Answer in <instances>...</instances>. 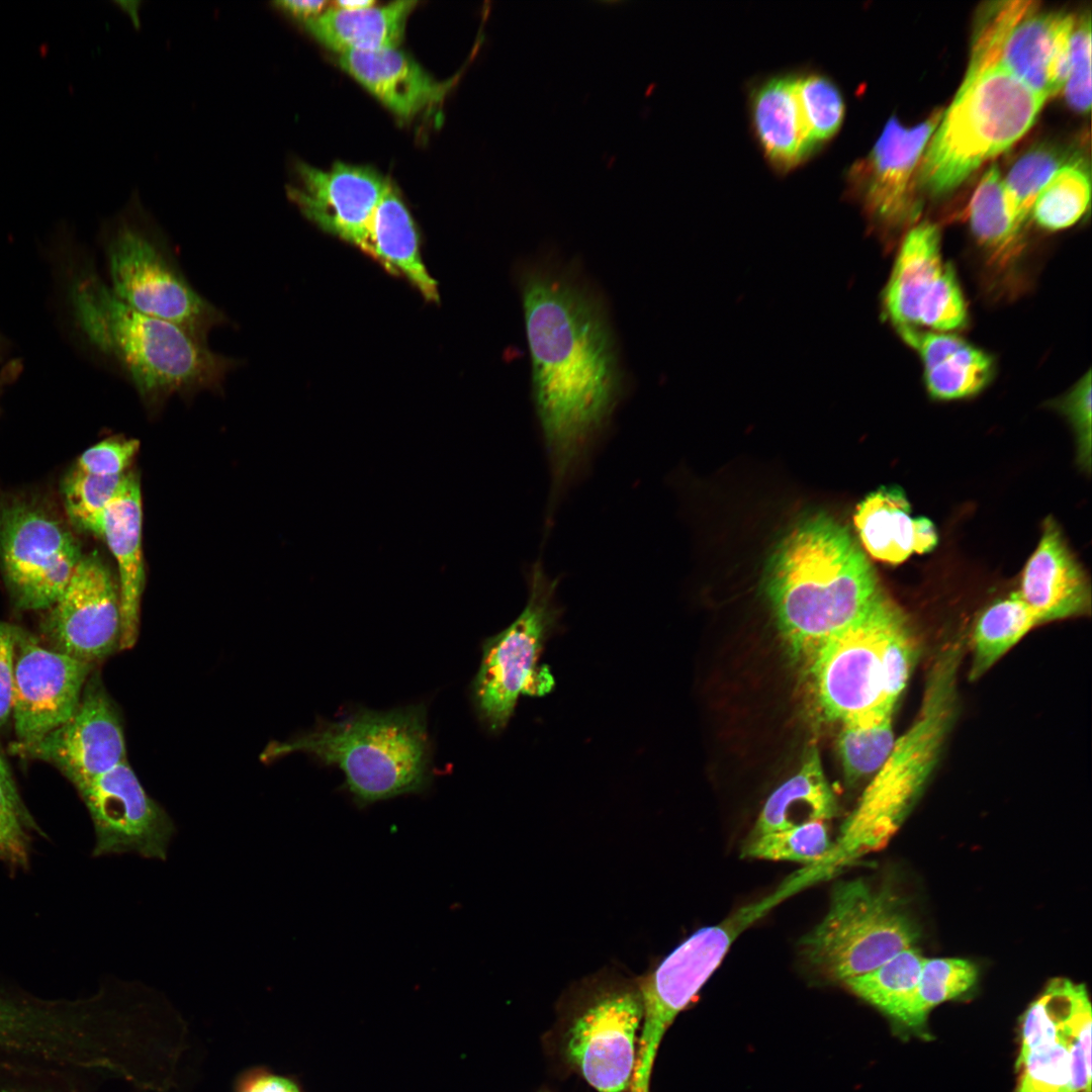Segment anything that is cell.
Wrapping results in <instances>:
<instances>
[{
  "label": "cell",
  "instance_id": "1",
  "mask_svg": "<svg viewBox=\"0 0 1092 1092\" xmlns=\"http://www.w3.org/2000/svg\"><path fill=\"white\" fill-rule=\"evenodd\" d=\"M518 279L550 476L549 528L610 430L625 377L605 302L574 266L538 260L522 266Z\"/></svg>",
  "mask_w": 1092,
  "mask_h": 1092
},
{
  "label": "cell",
  "instance_id": "2",
  "mask_svg": "<svg viewBox=\"0 0 1092 1092\" xmlns=\"http://www.w3.org/2000/svg\"><path fill=\"white\" fill-rule=\"evenodd\" d=\"M764 589L797 653L813 655L886 595L847 529L816 513L783 537L764 569Z\"/></svg>",
  "mask_w": 1092,
  "mask_h": 1092
},
{
  "label": "cell",
  "instance_id": "3",
  "mask_svg": "<svg viewBox=\"0 0 1092 1092\" xmlns=\"http://www.w3.org/2000/svg\"><path fill=\"white\" fill-rule=\"evenodd\" d=\"M427 715L424 703L386 711L354 707L334 720L318 719L306 732L269 743L261 759L301 752L336 765L344 772V789L359 808L422 794L433 778Z\"/></svg>",
  "mask_w": 1092,
  "mask_h": 1092
},
{
  "label": "cell",
  "instance_id": "4",
  "mask_svg": "<svg viewBox=\"0 0 1092 1092\" xmlns=\"http://www.w3.org/2000/svg\"><path fill=\"white\" fill-rule=\"evenodd\" d=\"M73 301L84 334L119 365L148 404L217 389L237 366L174 324L123 303L92 274L77 282Z\"/></svg>",
  "mask_w": 1092,
  "mask_h": 1092
},
{
  "label": "cell",
  "instance_id": "5",
  "mask_svg": "<svg viewBox=\"0 0 1092 1092\" xmlns=\"http://www.w3.org/2000/svg\"><path fill=\"white\" fill-rule=\"evenodd\" d=\"M962 655L953 643L933 662L918 714L844 821L831 857L843 862L883 848L913 809L953 724Z\"/></svg>",
  "mask_w": 1092,
  "mask_h": 1092
},
{
  "label": "cell",
  "instance_id": "6",
  "mask_svg": "<svg viewBox=\"0 0 1092 1092\" xmlns=\"http://www.w3.org/2000/svg\"><path fill=\"white\" fill-rule=\"evenodd\" d=\"M1045 98L999 65L967 70L951 104L930 138L918 186L949 192L1033 124Z\"/></svg>",
  "mask_w": 1092,
  "mask_h": 1092
},
{
  "label": "cell",
  "instance_id": "7",
  "mask_svg": "<svg viewBox=\"0 0 1092 1092\" xmlns=\"http://www.w3.org/2000/svg\"><path fill=\"white\" fill-rule=\"evenodd\" d=\"M107 260L112 293L133 309L183 329L207 343L228 323L181 271L163 233L136 193L110 225Z\"/></svg>",
  "mask_w": 1092,
  "mask_h": 1092
},
{
  "label": "cell",
  "instance_id": "8",
  "mask_svg": "<svg viewBox=\"0 0 1092 1092\" xmlns=\"http://www.w3.org/2000/svg\"><path fill=\"white\" fill-rule=\"evenodd\" d=\"M527 603L506 629L486 638L481 660L470 686L471 701L481 724L500 732L522 696L542 697L554 687L547 665L540 664L546 640L558 627L562 609L557 599L559 577L551 576L538 559L526 567Z\"/></svg>",
  "mask_w": 1092,
  "mask_h": 1092
},
{
  "label": "cell",
  "instance_id": "9",
  "mask_svg": "<svg viewBox=\"0 0 1092 1092\" xmlns=\"http://www.w3.org/2000/svg\"><path fill=\"white\" fill-rule=\"evenodd\" d=\"M918 938L897 896L855 879L834 885L826 915L801 945L813 966L844 982L872 972Z\"/></svg>",
  "mask_w": 1092,
  "mask_h": 1092
},
{
  "label": "cell",
  "instance_id": "10",
  "mask_svg": "<svg viewBox=\"0 0 1092 1092\" xmlns=\"http://www.w3.org/2000/svg\"><path fill=\"white\" fill-rule=\"evenodd\" d=\"M1075 19L1037 1L988 2L976 19L968 69L999 65L1046 99L1065 87Z\"/></svg>",
  "mask_w": 1092,
  "mask_h": 1092
},
{
  "label": "cell",
  "instance_id": "11",
  "mask_svg": "<svg viewBox=\"0 0 1092 1092\" xmlns=\"http://www.w3.org/2000/svg\"><path fill=\"white\" fill-rule=\"evenodd\" d=\"M108 1024L97 1000L47 1002L0 990V1061H25L83 1072L98 1069Z\"/></svg>",
  "mask_w": 1092,
  "mask_h": 1092
},
{
  "label": "cell",
  "instance_id": "12",
  "mask_svg": "<svg viewBox=\"0 0 1092 1092\" xmlns=\"http://www.w3.org/2000/svg\"><path fill=\"white\" fill-rule=\"evenodd\" d=\"M905 615L885 595L861 619L826 640L813 654V673L825 715L870 724L887 713L882 693V655L888 635Z\"/></svg>",
  "mask_w": 1092,
  "mask_h": 1092
},
{
  "label": "cell",
  "instance_id": "13",
  "mask_svg": "<svg viewBox=\"0 0 1092 1092\" xmlns=\"http://www.w3.org/2000/svg\"><path fill=\"white\" fill-rule=\"evenodd\" d=\"M733 922L699 929L642 980L643 1017L630 1092H650L660 1041L675 1016L721 964L737 935Z\"/></svg>",
  "mask_w": 1092,
  "mask_h": 1092
},
{
  "label": "cell",
  "instance_id": "14",
  "mask_svg": "<svg viewBox=\"0 0 1092 1092\" xmlns=\"http://www.w3.org/2000/svg\"><path fill=\"white\" fill-rule=\"evenodd\" d=\"M883 304L896 330L925 327L949 332L966 326V301L953 267L943 260L935 224L921 222L906 235Z\"/></svg>",
  "mask_w": 1092,
  "mask_h": 1092
},
{
  "label": "cell",
  "instance_id": "15",
  "mask_svg": "<svg viewBox=\"0 0 1092 1092\" xmlns=\"http://www.w3.org/2000/svg\"><path fill=\"white\" fill-rule=\"evenodd\" d=\"M94 826L93 856L134 853L165 860L177 833L167 810L127 760L77 788Z\"/></svg>",
  "mask_w": 1092,
  "mask_h": 1092
},
{
  "label": "cell",
  "instance_id": "16",
  "mask_svg": "<svg viewBox=\"0 0 1092 1092\" xmlns=\"http://www.w3.org/2000/svg\"><path fill=\"white\" fill-rule=\"evenodd\" d=\"M0 554L16 603L28 610L51 608L83 557L70 532L46 514L27 508H16L4 517Z\"/></svg>",
  "mask_w": 1092,
  "mask_h": 1092
},
{
  "label": "cell",
  "instance_id": "17",
  "mask_svg": "<svg viewBox=\"0 0 1092 1092\" xmlns=\"http://www.w3.org/2000/svg\"><path fill=\"white\" fill-rule=\"evenodd\" d=\"M10 751L54 764L76 789L126 761L119 711L96 673L68 721L36 740L11 743Z\"/></svg>",
  "mask_w": 1092,
  "mask_h": 1092
},
{
  "label": "cell",
  "instance_id": "18",
  "mask_svg": "<svg viewBox=\"0 0 1092 1092\" xmlns=\"http://www.w3.org/2000/svg\"><path fill=\"white\" fill-rule=\"evenodd\" d=\"M935 111L913 127L890 118L870 154L848 173V184L867 213L886 229H900L919 214L918 170L940 118Z\"/></svg>",
  "mask_w": 1092,
  "mask_h": 1092
},
{
  "label": "cell",
  "instance_id": "19",
  "mask_svg": "<svg viewBox=\"0 0 1092 1092\" xmlns=\"http://www.w3.org/2000/svg\"><path fill=\"white\" fill-rule=\"evenodd\" d=\"M94 664L44 648L15 626L12 718L19 742L36 740L76 712Z\"/></svg>",
  "mask_w": 1092,
  "mask_h": 1092
},
{
  "label": "cell",
  "instance_id": "20",
  "mask_svg": "<svg viewBox=\"0 0 1092 1092\" xmlns=\"http://www.w3.org/2000/svg\"><path fill=\"white\" fill-rule=\"evenodd\" d=\"M642 1017L640 991L623 985L599 994L571 1025L567 1055L599 1092L630 1087Z\"/></svg>",
  "mask_w": 1092,
  "mask_h": 1092
},
{
  "label": "cell",
  "instance_id": "21",
  "mask_svg": "<svg viewBox=\"0 0 1092 1092\" xmlns=\"http://www.w3.org/2000/svg\"><path fill=\"white\" fill-rule=\"evenodd\" d=\"M51 608L47 632L54 649L92 664L119 649V588L98 555L81 558Z\"/></svg>",
  "mask_w": 1092,
  "mask_h": 1092
},
{
  "label": "cell",
  "instance_id": "22",
  "mask_svg": "<svg viewBox=\"0 0 1092 1092\" xmlns=\"http://www.w3.org/2000/svg\"><path fill=\"white\" fill-rule=\"evenodd\" d=\"M299 185L288 195L300 211L327 233L366 250L372 216L390 186L376 171L336 163L323 171L300 163Z\"/></svg>",
  "mask_w": 1092,
  "mask_h": 1092
},
{
  "label": "cell",
  "instance_id": "23",
  "mask_svg": "<svg viewBox=\"0 0 1092 1092\" xmlns=\"http://www.w3.org/2000/svg\"><path fill=\"white\" fill-rule=\"evenodd\" d=\"M1039 624L1089 613L1090 584L1054 519L1048 518L1017 592Z\"/></svg>",
  "mask_w": 1092,
  "mask_h": 1092
},
{
  "label": "cell",
  "instance_id": "24",
  "mask_svg": "<svg viewBox=\"0 0 1092 1092\" xmlns=\"http://www.w3.org/2000/svg\"><path fill=\"white\" fill-rule=\"evenodd\" d=\"M143 507L139 478L105 511L97 535L114 556L119 577L120 650L134 646L140 630L141 601L145 587L142 548Z\"/></svg>",
  "mask_w": 1092,
  "mask_h": 1092
},
{
  "label": "cell",
  "instance_id": "25",
  "mask_svg": "<svg viewBox=\"0 0 1092 1092\" xmlns=\"http://www.w3.org/2000/svg\"><path fill=\"white\" fill-rule=\"evenodd\" d=\"M341 67L397 115L408 118L441 101L451 82L433 79L405 53L393 49L344 52Z\"/></svg>",
  "mask_w": 1092,
  "mask_h": 1092
},
{
  "label": "cell",
  "instance_id": "26",
  "mask_svg": "<svg viewBox=\"0 0 1092 1092\" xmlns=\"http://www.w3.org/2000/svg\"><path fill=\"white\" fill-rule=\"evenodd\" d=\"M896 331L919 354L924 382L931 396L938 399L972 396L992 379V357L963 338L909 327Z\"/></svg>",
  "mask_w": 1092,
  "mask_h": 1092
},
{
  "label": "cell",
  "instance_id": "27",
  "mask_svg": "<svg viewBox=\"0 0 1092 1092\" xmlns=\"http://www.w3.org/2000/svg\"><path fill=\"white\" fill-rule=\"evenodd\" d=\"M853 523L866 551L875 559L898 564L912 553L934 548L937 534L927 518H912L904 494L880 488L861 500Z\"/></svg>",
  "mask_w": 1092,
  "mask_h": 1092
},
{
  "label": "cell",
  "instance_id": "28",
  "mask_svg": "<svg viewBox=\"0 0 1092 1092\" xmlns=\"http://www.w3.org/2000/svg\"><path fill=\"white\" fill-rule=\"evenodd\" d=\"M750 111L762 152L777 170L796 167L814 151L797 100L795 76L761 82L752 91Z\"/></svg>",
  "mask_w": 1092,
  "mask_h": 1092
},
{
  "label": "cell",
  "instance_id": "29",
  "mask_svg": "<svg viewBox=\"0 0 1092 1092\" xmlns=\"http://www.w3.org/2000/svg\"><path fill=\"white\" fill-rule=\"evenodd\" d=\"M416 4L401 0L357 10L334 6L304 25L317 40L339 54L393 49L401 40L406 18Z\"/></svg>",
  "mask_w": 1092,
  "mask_h": 1092
},
{
  "label": "cell",
  "instance_id": "30",
  "mask_svg": "<svg viewBox=\"0 0 1092 1092\" xmlns=\"http://www.w3.org/2000/svg\"><path fill=\"white\" fill-rule=\"evenodd\" d=\"M365 253L390 273L404 276L427 300H438L437 283L423 263L414 220L391 186L372 216Z\"/></svg>",
  "mask_w": 1092,
  "mask_h": 1092
},
{
  "label": "cell",
  "instance_id": "31",
  "mask_svg": "<svg viewBox=\"0 0 1092 1092\" xmlns=\"http://www.w3.org/2000/svg\"><path fill=\"white\" fill-rule=\"evenodd\" d=\"M834 795L823 774L819 754L812 750L800 770L768 797L749 838L812 821H827L836 813Z\"/></svg>",
  "mask_w": 1092,
  "mask_h": 1092
},
{
  "label": "cell",
  "instance_id": "32",
  "mask_svg": "<svg viewBox=\"0 0 1092 1092\" xmlns=\"http://www.w3.org/2000/svg\"><path fill=\"white\" fill-rule=\"evenodd\" d=\"M970 226L990 262L1000 269L1013 265L1022 250L1019 233L1006 208L1003 178L997 165L982 176L970 201Z\"/></svg>",
  "mask_w": 1092,
  "mask_h": 1092
},
{
  "label": "cell",
  "instance_id": "33",
  "mask_svg": "<svg viewBox=\"0 0 1092 1092\" xmlns=\"http://www.w3.org/2000/svg\"><path fill=\"white\" fill-rule=\"evenodd\" d=\"M1038 624L1018 593L990 605L974 627L970 678L981 677Z\"/></svg>",
  "mask_w": 1092,
  "mask_h": 1092
},
{
  "label": "cell",
  "instance_id": "34",
  "mask_svg": "<svg viewBox=\"0 0 1092 1092\" xmlns=\"http://www.w3.org/2000/svg\"><path fill=\"white\" fill-rule=\"evenodd\" d=\"M925 958L915 946L893 956L872 972L844 981L856 996L903 1023L914 1000Z\"/></svg>",
  "mask_w": 1092,
  "mask_h": 1092
},
{
  "label": "cell",
  "instance_id": "35",
  "mask_svg": "<svg viewBox=\"0 0 1092 1092\" xmlns=\"http://www.w3.org/2000/svg\"><path fill=\"white\" fill-rule=\"evenodd\" d=\"M1079 158L1052 144L1032 147L1021 155L1003 179L1005 203L1015 229L1022 234L1034 201L1052 176Z\"/></svg>",
  "mask_w": 1092,
  "mask_h": 1092
},
{
  "label": "cell",
  "instance_id": "36",
  "mask_svg": "<svg viewBox=\"0 0 1092 1092\" xmlns=\"http://www.w3.org/2000/svg\"><path fill=\"white\" fill-rule=\"evenodd\" d=\"M1090 195V175L1079 157L1052 176L1037 195L1030 215L1049 231L1070 228L1088 209Z\"/></svg>",
  "mask_w": 1092,
  "mask_h": 1092
},
{
  "label": "cell",
  "instance_id": "37",
  "mask_svg": "<svg viewBox=\"0 0 1092 1092\" xmlns=\"http://www.w3.org/2000/svg\"><path fill=\"white\" fill-rule=\"evenodd\" d=\"M977 980L978 968L968 960L925 958L915 997L903 1024L914 1029L922 1028L935 1006L967 993Z\"/></svg>",
  "mask_w": 1092,
  "mask_h": 1092
},
{
  "label": "cell",
  "instance_id": "38",
  "mask_svg": "<svg viewBox=\"0 0 1092 1092\" xmlns=\"http://www.w3.org/2000/svg\"><path fill=\"white\" fill-rule=\"evenodd\" d=\"M1082 987L1069 979L1056 978L1030 1004L1022 1018L1016 1065L1032 1051L1066 1037L1063 1028Z\"/></svg>",
  "mask_w": 1092,
  "mask_h": 1092
},
{
  "label": "cell",
  "instance_id": "39",
  "mask_svg": "<svg viewBox=\"0 0 1092 1092\" xmlns=\"http://www.w3.org/2000/svg\"><path fill=\"white\" fill-rule=\"evenodd\" d=\"M833 849L826 822L812 821L749 838L742 853L752 858L810 864L830 857Z\"/></svg>",
  "mask_w": 1092,
  "mask_h": 1092
},
{
  "label": "cell",
  "instance_id": "40",
  "mask_svg": "<svg viewBox=\"0 0 1092 1092\" xmlns=\"http://www.w3.org/2000/svg\"><path fill=\"white\" fill-rule=\"evenodd\" d=\"M892 721L887 717L870 724H843L838 749L848 783L859 782L881 768L895 742Z\"/></svg>",
  "mask_w": 1092,
  "mask_h": 1092
},
{
  "label": "cell",
  "instance_id": "41",
  "mask_svg": "<svg viewBox=\"0 0 1092 1092\" xmlns=\"http://www.w3.org/2000/svg\"><path fill=\"white\" fill-rule=\"evenodd\" d=\"M796 96L807 134L815 151L839 129L844 101L836 84L820 73L795 76Z\"/></svg>",
  "mask_w": 1092,
  "mask_h": 1092
},
{
  "label": "cell",
  "instance_id": "42",
  "mask_svg": "<svg viewBox=\"0 0 1092 1092\" xmlns=\"http://www.w3.org/2000/svg\"><path fill=\"white\" fill-rule=\"evenodd\" d=\"M136 477L131 472L98 476L74 468L65 481L64 490L69 516L78 526L96 534L106 509Z\"/></svg>",
  "mask_w": 1092,
  "mask_h": 1092
},
{
  "label": "cell",
  "instance_id": "43",
  "mask_svg": "<svg viewBox=\"0 0 1092 1092\" xmlns=\"http://www.w3.org/2000/svg\"><path fill=\"white\" fill-rule=\"evenodd\" d=\"M1015 1092H1073L1067 1037L1029 1053L1018 1065Z\"/></svg>",
  "mask_w": 1092,
  "mask_h": 1092
},
{
  "label": "cell",
  "instance_id": "44",
  "mask_svg": "<svg viewBox=\"0 0 1092 1092\" xmlns=\"http://www.w3.org/2000/svg\"><path fill=\"white\" fill-rule=\"evenodd\" d=\"M917 650V640L903 615L891 629L882 655L883 704L891 715L907 686Z\"/></svg>",
  "mask_w": 1092,
  "mask_h": 1092
},
{
  "label": "cell",
  "instance_id": "45",
  "mask_svg": "<svg viewBox=\"0 0 1092 1092\" xmlns=\"http://www.w3.org/2000/svg\"><path fill=\"white\" fill-rule=\"evenodd\" d=\"M80 1075L41 1063L0 1061V1092H88Z\"/></svg>",
  "mask_w": 1092,
  "mask_h": 1092
},
{
  "label": "cell",
  "instance_id": "46",
  "mask_svg": "<svg viewBox=\"0 0 1092 1092\" xmlns=\"http://www.w3.org/2000/svg\"><path fill=\"white\" fill-rule=\"evenodd\" d=\"M27 820L13 780L0 778V858L14 867L28 861Z\"/></svg>",
  "mask_w": 1092,
  "mask_h": 1092
},
{
  "label": "cell",
  "instance_id": "47",
  "mask_svg": "<svg viewBox=\"0 0 1092 1092\" xmlns=\"http://www.w3.org/2000/svg\"><path fill=\"white\" fill-rule=\"evenodd\" d=\"M1068 103L1077 111L1088 113L1091 107V19L1090 14L1076 17L1070 43V64L1065 84Z\"/></svg>",
  "mask_w": 1092,
  "mask_h": 1092
},
{
  "label": "cell",
  "instance_id": "48",
  "mask_svg": "<svg viewBox=\"0 0 1092 1092\" xmlns=\"http://www.w3.org/2000/svg\"><path fill=\"white\" fill-rule=\"evenodd\" d=\"M1070 421L1076 435L1078 461L1091 467V373L1088 371L1074 387L1055 404Z\"/></svg>",
  "mask_w": 1092,
  "mask_h": 1092
},
{
  "label": "cell",
  "instance_id": "49",
  "mask_svg": "<svg viewBox=\"0 0 1092 1092\" xmlns=\"http://www.w3.org/2000/svg\"><path fill=\"white\" fill-rule=\"evenodd\" d=\"M140 448L135 439L109 438L88 448L79 457L75 469L98 476L126 473Z\"/></svg>",
  "mask_w": 1092,
  "mask_h": 1092
},
{
  "label": "cell",
  "instance_id": "50",
  "mask_svg": "<svg viewBox=\"0 0 1092 1092\" xmlns=\"http://www.w3.org/2000/svg\"><path fill=\"white\" fill-rule=\"evenodd\" d=\"M15 626L0 621V727L12 712Z\"/></svg>",
  "mask_w": 1092,
  "mask_h": 1092
},
{
  "label": "cell",
  "instance_id": "51",
  "mask_svg": "<svg viewBox=\"0 0 1092 1092\" xmlns=\"http://www.w3.org/2000/svg\"><path fill=\"white\" fill-rule=\"evenodd\" d=\"M237 1092H299V1089L289 1079L258 1071L244 1077Z\"/></svg>",
  "mask_w": 1092,
  "mask_h": 1092
},
{
  "label": "cell",
  "instance_id": "52",
  "mask_svg": "<svg viewBox=\"0 0 1092 1092\" xmlns=\"http://www.w3.org/2000/svg\"><path fill=\"white\" fill-rule=\"evenodd\" d=\"M327 1L321 0H282L274 2V5L289 15L305 22L327 9Z\"/></svg>",
  "mask_w": 1092,
  "mask_h": 1092
},
{
  "label": "cell",
  "instance_id": "53",
  "mask_svg": "<svg viewBox=\"0 0 1092 1092\" xmlns=\"http://www.w3.org/2000/svg\"><path fill=\"white\" fill-rule=\"evenodd\" d=\"M375 5L373 0H339L335 2V6L348 10H357L367 8Z\"/></svg>",
  "mask_w": 1092,
  "mask_h": 1092
},
{
  "label": "cell",
  "instance_id": "54",
  "mask_svg": "<svg viewBox=\"0 0 1092 1092\" xmlns=\"http://www.w3.org/2000/svg\"><path fill=\"white\" fill-rule=\"evenodd\" d=\"M0 778L7 779V780H12V777H11V774L9 771L8 765H7L3 755L1 753V750H0Z\"/></svg>",
  "mask_w": 1092,
  "mask_h": 1092
}]
</instances>
